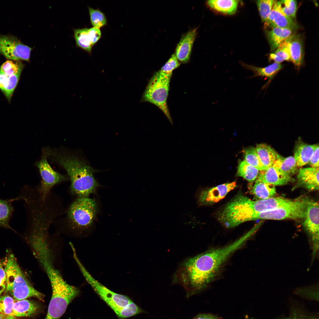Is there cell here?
I'll return each mask as SVG.
<instances>
[{
    "label": "cell",
    "mask_w": 319,
    "mask_h": 319,
    "mask_svg": "<svg viewBox=\"0 0 319 319\" xmlns=\"http://www.w3.org/2000/svg\"><path fill=\"white\" fill-rule=\"evenodd\" d=\"M319 161V145L316 144L308 163L311 167H318Z\"/></svg>",
    "instance_id": "obj_41"
},
{
    "label": "cell",
    "mask_w": 319,
    "mask_h": 319,
    "mask_svg": "<svg viewBox=\"0 0 319 319\" xmlns=\"http://www.w3.org/2000/svg\"><path fill=\"white\" fill-rule=\"evenodd\" d=\"M276 0H259L256 3L262 22L265 23L271 11L273 5Z\"/></svg>",
    "instance_id": "obj_34"
},
{
    "label": "cell",
    "mask_w": 319,
    "mask_h": 319,
    "mask_svg": "<svg viewBox=\"0 0 319 319\" xmlns=\"http://www.w3.org/2000/svg\"><path fill=\"white\" fill-rule=\"evenodd\" d=\"M296 187H302L310 191L319 189V167L300 168L297 176Z\"/></svg>",
    "instance_id": "obj_15"
},
{
    "label": "cell",
    "mask_w": 319,
    "mask_h": 319,
    "mask_svg": "<svg viewBox=\"0 0 319 319\" xmlns=\"http://www.w3.org/2000/svg\"><path fill=\"white\" fill-rule=\"evenodd\" d=\"M239 1L236 0H210L207 3L211 8L223 14L232 15L236 12Z\"/></svg>",
    "instance_id": "obj_25"
},
{
    "label": "cell",
    "mask_w": 319,
    "mask_h": 319,
    "mask_svg": "<svg viewBox=\"0 0 319 319\" xmlns=\"http://www.w3.org/2000/svg\"><path fill=\"white\" fill-rule=\"evenodd\" d=\"M6 277L5 291L15 300L33 297L42 300L44 295L31 284L18 264L14 255L9 254L2 263Z\"/></svg>",
    "instance_id": "obj_3"
},
{
    "label": "cell",
    "mask_w": 319,
    "mask_h": 319,
    "mask_svg": "<svg viewBox=\"0 0 319 319\" xmlns=\"http://www.w3.org/2000/svg\"><path fill=\"white\" fill-rule=\"evenodd\" d=\"M11 201L0 199V226L10 228L9 224V218L13 210Z\"/></svg>",
    "instance_id": "obj_30"
},
{
    "label": "cell",
    "mask_w": 319,
    "mask_h": 319,
    "mask_svg": "<svg viewBox=\"0 0 319 319\" xmlns=\"http://www.w3.org/2000/svg\"><path fill=\"white\" fill-rule=\"evenodd\" d=\"M96 209L93 199L88 197L78 198L68 210V220L71 228L77 230L89 227L95 219Z\"/></svg>",
    "instance_id": "obj_5"
},
{
    "label": "cell",
    "mask_w": 319,
    "mask_h": 319,
    "mask_svg": "<svg viewBox=\"0 0 319 319\" xmlns=\"http://www.w3.org/2000/svg\"><path fill=\"white\" fill-rule=\"evenodd\" d=\"M197 34V29L194 28L182 36L176 46L175 54L180 63H185L189 61Z\"/></svg>",
    "instance_id": "obj_14"
},
{
    "label": "cell",
    "mask_w": 319,
    "mask_h": 319,
    "mask_svg": "<svg viewBox=\"0 0 319 319\" xmlns=\"http://www.w3.org/2000/svg\"><path fill=\"white\" fill-rule=\"evenodd\" d=\"M14 300L9 295L0 296V313L12 315Z\"/></svg>",
    "instance_id": "obj_37"
},
{
    "label": "cell",
    "mask_w": 319,
    "mask_h": 319,
    "mask_svg": "<svg viewBox=\"0 0 319 319\" xmlns=\"http://www.w3.org/2000/svg\"><path fill=\"white\" fill-rule=\"evenodd\" d=\"M243 151L245 160L247 163L260 171L266 169L263 166L254 147H248Z\"/></svg>",
    "instance_id": "obj_32"
},
{
    "label": "cell",
    "mask_w": 319,
    "mask_h": 319,
    "mask_svg": "<svg viewBox=\"0 0 319 319\" xmlns=\"http://www.w3.org/2000/svg\"><path fill=\"white\" fill-rule=\"evenodd\" d=\"M74 260L87 282L114 312L126 307L132 301L127 296L113 292L95 279L82 265L78 257H76Z\"/></svg>",
    "instance_id": "obj_7"
},
{
    "label": "cell",
    "mask_w": 319,
    "mask_h": 319,
    "mask_svg": "<svg viewBox=\"0 0 319 319\" xmlns=\"http://www.w3.org/2000/svg\"><path fill=\"white\" fill-rule=\"evenodd\" d=\"M255 148L263 166L266 169L273 165L278 153L273 148L265 144H258Z\"/></svg>",
    "instance_id": "obj_21"
},
{
    "label": "cell",
    "mask_w": 319,
    "mask_h": 319,
    "mask_svg": "<svg viewBox=\"0 0 319 319\" xmlns=\"http://www.w3.org/2000/svg\"><path fill=\"white\" fill-rule=\"evenodd\" d=\"M257 178L275 186L286 185L294 180L291 176L274 165L261 171Z\"/></svg>",
    "instance_id": "obj_16"
},
{
    "label": "cell",
    "mask_w": 319,
    "mask_h": 319,
    "mask_svg": "<svg viewBox=\"0 0 319 319\" xmlns=\"http://www.w3.org/2000/svg\"><path fill=\"white\" fill-rule=\"evenodd\" d=\"M275 186L257 179L251 189V193L258 200L264 199L274 197L276 193Z\"/></svg>",
    "instance_id": "obj_23"
},
{
    "label": "cell",
    "mask_w": 319,
    "mask_h": 319,
    "mask_svg": "<svg viewBox=\"0 0 319 319\" xmlns=\"http://www.w3.org/2000/svg\"><path fill=\"white\" fill-rule=\"evenodd\" d=\"M88 30L87 28L74 29V37L78 47L90 53L93 46L88 36Z\"/></svg>",
    "instance_id": "obj_29"
},
{
    "label": "cell",
    "mask_w": 319,
    "mask_h": 319,
    "mask_svg": "<svg viewBox=\"0 0 319 319\" xmlns=\"http://www.w3.org/2000/svg\"><path fill=\"white\" fill-rule=\"evenodd\" d=\"M47 157L43 151L41 160L36 163L42 179L39 193L40 199L43 201L46 199L51 189L54 185L68 179L66 176L53 169L48 162Z\"/></svg>",
    "instance_id": "obj_10"
},
{
    "label": "cell",
    "mask_w": 319,
    "mask_h": 319,
    "mask_svg": "<svg viewBox=\"0 0 319 319\" xmlns=\"http://www.w3.org/2000/svg\"><path fill=\"white\" fill-rule=\"evenodd\" d=\"M316 145H310L302 142H300L297 145L294 149V157L298 167L308 163Z\"/></svg>",
    "instance_id": "obj_22"
},
{
    "label": "cell",
    "mask_w": 319,
    "mask_h": 319,
    "mask_svg": "<svg viewBox=\"0 0 319 319\" xmlns=\"http://www.w3.org/2000/svg\"><path fill=\"white\" fill-rule=\"evenodd\" d=\"M45 152L48 157H51L66 170L74 194L79 198L87 197L94 192L98 185L93 175L97 170L85 160L65 151L59 152L47 148Z\"/></svg>",
    "instance_id": "obj_2"
},
{
    "label": "cell",
    "mask_w": 319,
    "mask_h": 319,
    "mask_svg": "<svg viewBox=\"0 0 319 319\" xmlns=\"http://www.w3.org/2000/svg\"><path fill=\"white\" fill-rule=\"evenodd\" d=\"M193 319H222L221 318L210 314H200Z\"/></svg>",
    "instance_id": "obj_43"
},
{
    "label": "cell",
    "mask_w": 319,
    "mask_h": 319,
    "mask_svg": "<svg viewBox=\"0 0 319 319\" xmlns=\"http://www.w3.org/2000/svg\"><path fill=\"white\" fill-rule=\"evenodd\" d=\"M236 187V183L233 182L202 190L197 196L198 204L200 205H204L218 202Z\"/></svg>",
    "instance_id": "obj_12"
},
{
    "label": "cell",
    "mask_w": 319,
    "mask_h": 319,
    "mask_svg": "<svg viewBox=\"0 0 319 319\" xmlns=\"http://www.w3.org/2000/svg\"><path fill=\"white\" fill-rule=\"evenodd\" d=\"M39 206H40V205H39ZM39 206V205H38V206ZM40 207H41V206H40ZM47 208H48V207H47Z\"/></svg>",
    "instance_id": "obj_48"
},
{
    "label": "cell",
    "mask_w": 319,
    "mask_h": 319,
    "mask_svg": "<svg viewBox=\"0 0 319 319\" xmlns=\"http://www.w3.org/2000/svg\"><path fill=\"white\" fill-rule=\"evenodd\" d=\"M91 22L93 27L100 28L106 25L107 20L104 14L98 9L88 8Z\"/></svg>",
    "instance_id": "obj_33"
},
{
    "label": "cell",
    "mask_w": 319,
    "mask_h": 319,
    "mask_svg": "<svg viewBox=\"0 0 319 319\" xmlns=\"http://www.w3.org/2000/svg\"><path fill=\"white\" fill-rule=\"evenodd\" d=\"M283 319H318L316 317L312 315H307L298 310L293 311L290 316Z\"/></svg>",
    "instance_id": "obj_40"
},
{
    "label": "cell",
    "mask_w": 319,
    "mask_h": 319,
    "mask_svg": "<svg viewBox=\"0 0 319 319\" xmlns=\"http://www.w3.org/2000/svg\"><path fill=\"white\" fill-rule=\"evenodd\" d=\"M293 31L289 28L278 27L267 30L266 33L271 51L274 52L282 43L292 35Z\"/></svg>",
    "instance_id": "obj_19"
},
{
    "label": "cell",
    "mask_w": 319,
    "mask_h": 319,
    "mask_svg": "<svg viewBox=\"0 0 319 319\" xmlns=\"http://www.w3.org/2000/svg\"><path fill=\"white\" fill-rule=\"evenodd\" d=\"M172 75L159 70L156 72L149 80L141 102H148L158 107L172 125L173 121L167 104Z\"/></svg>",
    "instance_id": "obj_4"
},
{
    "label": "cell",
    "mask_w": 319,
    "mask_h": 319,
    "mask_svg": "<svg viewBox=\"0 0 319 319\" xmlns=\"http://www.w3.org/2000/svg\"><path fill=\"white\" fill-rule=\"evenodd\" d=\"M180 64V63L173 54L159 71L167 74H172L173 71L179 67Z\"/></svg>",
    "instance_id": "obj_38"
},
{
    "label": "cell",
    "mask_w": 319,
    "mask_h": 319,
    "mask_svg": "<svg viewBox=\"0 0 319 319\" xmlns=\"http://www.w3.org/2000/svg\"><path fill=\"white\" fill-rule=\"evenodd\" d=\"M259 170L249 165L244 160L239 163L237 175L252 182L257 178Z\"/></svg>",
    "instance_id": "obj_28"
},
{
    "label": "cell",
    "mask_w": 319,
    "mask_h": 319,
    "mask_svg": "<svg viewBox=\"0 0 319 319\" xmlns=\"http://www.w3.org/2000/svg\"><path fill=\"white\" fill-rule=\"evenodd\" d=\"M241 64L245 68L252 71L253 73V75L250 78L261 77L268 79L267 83L265 86L269 84L275 76L283 68V66L281 64L275 62L263 67H256L243 63Z\"/></svg>",
    "instance_id": "obj_18"
},
{
    "label": "cell",
    "mask_w": 319,
    "mask_h": 319,
    "mask_svg": "<svg viewBox=\"0 0 319 319\" xmlns=\"http://www.w3.org/2000/svg\"><path fill=\"white\" fill-rule=\"evenodd\" d=\"M7 315L0 313V319H4Z\"/></svg>",
    "instance_id": "obj_45"
},
{
    "label": "cell",
    "mask_w": 319,
    "mask_h": 319,
    "mask_svg": "<svg viewBox=\"0 0 319 319\" xmlns=\"http://www.w3.org/2000/svg\"><path fill=\"white\" fill-rule=\"evenodd\" d=\"M52 296L45 319H59L64 313L70 302L79 293V289L70 284L52 289Z\"/></svg>",
    "instance_id": "obj_8"
},
{
    "label": "cell",
    "mask_w": 319,
    "mask_h": 319,
    "mask_svg": "<svg viewBox=\"0 0 319 319\" xmlns=\"http://www.w3.org/2000/svg\"><path fill=\"white\" fill-rule=\"evenodd\" d=\"M319 204L311 200L307 206L303 224L311 238L314 257L319 248Z\"/></svg>",
    "instance_id": "obj_11"
},
{
    "label": "cell",
    "mask_w": 319,
    "mask_h": 319,
    "mask_svg": "<svg viewBox=\"0 0 319 319\" xmlns=\"http://www.w3.org/2000/svg\"><path fill=\"white\" fill-rule=\"evenodd\" d=\"M283 12L287 16L293 19L295 17L297 2L294 0H282L279 1Z\"/></svg>",
    "instance_id": "obj_36"
},
{
    "label": "cell",
    "mask_w": 319,
    "mask_h": 319,
    "mask_svg": "<svg viewBox=\"0 0 319 319\" xmlns=\"http://www.w3.org/2000/svg\"><path fill=\"white\" fill-rule=\"evenodd\" d=\"M264 24L265 26L271 28L275 27L287 28L294 31L297 27V23L283 12L279 1H277L274 4L268 17Z\"/></svg>",
    "instance_id": "obj_13"
},
{
    "label": "cell",
    "mask_w": 319,
    "mask_h": 319,
    "mask_svg": "<svg viewBox=\"0 0 319 319\" xmlns=\"http://www.w3.org/2000/svg\"><path fill=\"white\" fill-rule=\"evenodd\" d=\"M6 286V273L2 263L0 262V296L5 290Z\"/></svg>",
    "instance_id": "obj_42"
},
{
    "label": "cell",
    "mask_w": 319,
    "mask_h": 319,
    "mask_svg": "<svg viewBox=\"0 0 319 319\" xmlns=\"http://www.w3.org/2000/svg\"><path fill=\"white\" fill-rule=\"evenodd\" d=\"M274 166L279 168L286 174L291 176L298 172L295 160L292 156L284 157L278 153Z\"/></svg>",
    "instance_id": "obj_26"
},
{
    "label": "cell",
    "mask_w": 319,
    "mask_h": 319,
    "mask_svg": "<svg viewBox=\"0 0 319 319\" xmlns=\"http://www.w3.org/2000/svg\"><path fill=\"white\" fill-rule=\"evenodd\" d=\"M256 231L253 227L240 238L225 247L213 249L187 260L178 272L180 283L189 294L205 288L229 256Z\"/></svg>",
    "instance_id": "obj_1"
},
{
    "label": "cell",
    "mask_w": 319,
    "mask_h": 319,
    "mask_svg": "<svg viewBox=\"0 0 319 319\" xmlns=\"http://www.w3.org/2000/svg\"><path fill=\"white\" fill-rule=\"evenodd\" d=\"M289 37L286 39L275 50L270 54V61L280 63L284 61H290L288 44Z\"/></svg>",
    "instance_id": "obj_27"
},
{
    "label": "cell",
    "mask_w": 319,
    "mask_h": 319,
    "mask_svg": "<svg viewBox=\"0 0 319 319\" xmlns=\"http://www.w3.org/2000/svg\"><path fill=\"white\" fill-rule=\"evenodd\" d=\"M4 319H16L15 317L12 315H7Z\"/></svg>",
    "instance_id": "obj_44"
},
{
    "label": "cell",
    "mask_w": 319,
    "mask_h": 319,
    "mask_svg": "<svg viewBox=\"0 0 319 319\" xmlns=\"http://www.w3.org/2000/svg\"><path fill=\"white\" fill-rule=\"evenodd\" d=\"M142 312V310L132 301L126 307L115 312L118 316L123 319L134 316Z\"/></svg>",
    "instance_id": "obj_35"
},
{
    "label": "cell",
    "mask_w": 319,
    "mask_h": 319,
    "mask_svg": "<svg viewBox=\"0 0 319 319\" xmlns=\"http://www.w3.org/2000/svg\"><path fill=\"white\" fill-rule=\"evenodd\" d=\"M21 73L8 76L0 73V89L8 100H11Z\"/></svg>",
    "instance_id": "obj_24"
},
{
    "label": "cell",
    "mask_w": 319,
    "mask_h": 319,
    "mask_svg": "<svg viewBox=\"0 0 319 319\" xmlns=\"http://www.w3.org/2000/svg\"><path fill=\"white\" fill-rule=\"evenodd\" d=\"M38 206H37V207H38ZM45 208H46V207H45ZM46 208H47L48 209V208H47V207H46Z\"/></svg>",
    "instance_id": "obj_47"
},
{
    "label": "cell",
    "mask_w": 319,
    "mask_h": 319,
    "mask_svg": "<svg viewBox=\"0 0 319 319\" xmlns=\"http://www.w3.org/2000/svg\"><path fill=\"white\" fill-rule=\"evenodd\" d=\"M288 46L290 61L298 70L303 65L304 62L303 42L300 36L298 34L292 35L289 38Z\"/></svg>",
    "instance_id": "obj_17"
},
{
    "label": "cell",
    "mask_w": 319,
    "mask_h": 319,
    "mask_svg": "<svg viewBox=\"0 0 319 319\" xmlns=\"http://www.w3.org/2000/svg\"><path fill=\"white\" fill-rule=\"evenodd\" d=\"M88 33L92 46L97 42L101 36L100 29L94 27L88 29Z\"/></svg>",
    "instance_id": "obj_39"
},
{
    "label": "cell",
    "mask_w": 319,
    "mask_h": 319,
    "mask_svg": "<svg viewBox=\"0 0 319 319\" xmlns=\"http://www.w3.org/2000/svg\"><path fill=\"white\" fill-rule=\"evenodd\" d=\"M40 207V206L37 207H35V208H37V207ZM44 208H46V209H48L47 208H45V207H44Z\"/></svg>",
    "instance_id": "obj_46"
},
{
    "label": "cell",
    "mask_w": 319,
    "mask_h": 319,
    "mask_svg": "<svg viewBox=\"0 0 319 319\" xmlns=\"http://www.w3.org/2000/svg\"><path fill=\"white\" fill-rule=\"evenodd\" d=\"M39 309L37 303L29 300H15L12 315L15 317L30 316L36 313Z\"/></svg>",
    "instance_id": "obj_20"
},
{
    "label": "cell",
    "mask_w": 319,
    "mask_h": 319,
    "mask_svg": "<svg viewBox=\"0 0 319 319\" xmlns=\"http://www.w3.org/2000/svg\"><path fill=\"white\" fill-rule=\"evenodd\" d=\"M311 200L306 197H300L281 206L267 211L253 214L250 216V220L304 219L307 206Z\"/></svg>",
    "instance_id": "obj_6"
},
{
    "label": "cell",
    "mask_w": 319,
    "mask_h": 319,
    "mask_svg": "<svg viewBox=\"0 0 319 319\" xmlns=\"http://www.w3.org/2000/svg\"><path fill=\"white\" fill-rule=\"evenodd\" d=\"M24 65L19 61L8 60L0 66V73L8 76L21 73Z\"/></svg>",
    "instance_id": "obj_31"
},
{
    "label": "cell",
    "mask_w": 319,
    "mask_h": 319,
    "mask_svg": "<svg viewBox=\"0 0 319 319\" xmlns=\"http://www.w3.org/2000/svg\"><path fill=\"white\" fill-rule=\"evenodd\" d=\"M32 49L14 36L0 34V54L9 60L29 61Z\"/></svg>",
    "instance_id": "obj_9"
}]
</instances>
